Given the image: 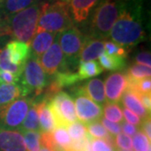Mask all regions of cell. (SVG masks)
Masks as SVG:
<instances>
[{
	"instance_id": "6da1fadb",
	"label": "cell",
	"mask_w": 151,
	"mask_h": 151,
	"mask_svg": "<svg viewBox=\"0 0 151 151\" xmlns=\"http://www.w3.org/2000/svg\"><path fill=\"white\" fill-rule=\"evenodd\" d=\"M145 36L142 0H124L122 10L109 37L119 45L130 48L142 42Z\"/></svg>"
},
{
	"instance_id": "7a4b0ae2",
	"label": "cell",
	"mask_w": 151,
	"mask_h": 151,
	"mask_svg": "<svg viewBox=\"0 0 151 151\" xmlns=\"http://www.w3.org/2000/svg\"><path fill=\"white\" fill-rule=\"evenodd\" d=\"M124 0H100L85 23V35L108 40L111 29L123 8Z\"/></svg>"
},
{
	"instance_id": "3957f363",
	"label": "cell",
	"mask_w": 151,
	"mask_h": 151,
	"mask_svg": "<svg viewBox=\"0 0 151 151\" xmlns=\"http://www.w3.org/2000/svg\"><path fill=\"white\" fill-rule=\"evenodd\" d=\"M73 26L68 3L60 0L41 3L36 31L59 34Z\"/></svg>"
},
{
	"instance_id": "277c9868",
	"label": "cell",
	"mask_w": 151,
	"mask_h": 151,
	"mask_svg": "<svg viewBox=\"0 0 151 151\" xmlns=\"http://www.w3.org/2000/svg\"><path fill=\"white\" fill-rule=\"evenodd\" d=\"M40 5L41 3L37 2L27 9L8 17L6 25L9 35H13L16 40L29 45L37 29Z\"/></svg>"
},
{
	"instance_id": "5b68a950",
	"label": "cell",
	"mask_w": 151,
	"mask_h": 151,
	"mask_svg": "<svg viewBox=\"0 0 151 151\" xmlns=\"http://www.w3.org/2000/svg\"><path fill=\"white\" fill-rule=\"evenodd\" d=\"M19 84L21 86L24 97L30 94L39 96L47 87L48 79L46 74L40 64L39 58L32 53L24 64Z\"/></svg>"
},
{
	"instance_id": "8992f818",
	"label": "cell",
	"mask_w": 151,
	"mask_h": 151,
	"mask_svg": "<svg viewBox=\"0 0 151 151\" xmlns=\"http://www.w3.org/2000/svg\"><path fill=\"white\" fill-rule=\"evenodd\" d=\"M32 103V99L19 98L12 103L1 106L0 128L12 131H19Z\"/></svg>"
},
{
	"instance_id": "52a82bcc",
	"label": "cell",
	"mask_w": 151,
	"mask_h": 151,
	"mask_svg": "<svg viewBox=\"0 0 151 151\" xmlns=\"http://www.w3.org/2000/svg\"><path fill=\"white\" fill-rule=\"evenodd\" d=\"M86 35L75 26L59 33V44L66 66L77 63ZM69 70V69H68Z\"/></svg>"
},
{
	"instance_id": "ba28073f",
	"label": "cell",
	"mask_w": 151,
	"mask_h": 151,
	"mask_svg": "<svg viewBox=\"0 0 151 151\" xmlns=\"http://www.w3.org/2000/svg\"><path fill=\"white\" fill-rule=\"evenodd\" d=\"M57 127H67L78 119L72 97L66 92H59L49 100Z\"/></svg>"
},
{
	"instance_id": "9c48e42d",
	"label": "cell",
	"mask_w": 151,
	"mask_h": 151,
	"mask_svg": "<svg viewBox=\"0 0 151 151\" xmlns=\"http://www.w3.org/2000/svg\"><path fill=\"white\" fill-rule=\"evenodd\" d=\"M74 95L76 113L77 119L85 126L94 122H98L103 118V108L87 97L82 86L78 88Z\"/></svg>"
},
{
	"instance_id": "30bf717a",
	"label": "cell",
	"mask_w": 151,
	"mask_h": 151,
	"mask_svg": "<svg viewBox=\"0 0 151 151\" xmlns=\"http://www.w3.org/2000/svg\"><path fill=\"white\" fill-rule=\"evenodd\" d=\"M39 61L45 73L50 76H53L59 71L68 70L59 44V34L56 35L51 46L39 58Z\"/></svg>"
},
{
	"instance_id": "8fae6325",
	"label": "cell",
	"mask_w": 151,
	"mask_h": 151,
	"mask_svg": "<svg viewBox=\"0 0 151 151\" xmlns=\"http://www.w3.org/2000/svg\"><path fill=\"white\" fill-rule=\"evenodd\" d=\"M129 79L126 73L116 72L108 76L105 81V96L108 98V103H119L128 89Z\"/></svg>"
},
{
	"instance_id": "7c38bea8",
	"label": "cell",
	"mask_w": 151,
	"mask_h": 151,
	"mask_svg": "<svg viewBox=\"0 0 151 151\" xmlns=\"http://www.w3.org/2000/svg\"><path fill=\"white\" fill-rule=\"evenodd\" d=\"M100 0H69L68 7L72 21L81 25L85 24Z\"/></svg>"
},
{
	"instance_id": "4fadbf2b",
	"label": "cell",
	"mask_w": 151,
	"mask_h": 151,
	"mask_svg": "<svg viewBox=\"0 0 151 151\" xmlns=\"http://www.w3.org/2000/svg\"><path fill=\"white\" fill-rule=\"evenodd\" d=\"M38 113L40 133H50L57 127L49 99L43 97L37 103H34Z\"/></svg>"
},
{
	"instance_id": "5bb4252c",
	"label": "cell",
	"mask_w": 151,
	"mask_h": 151,
	"mask_svg": "<svg viewBox=\"0 0 151 151\" xmlns=\"http://www.w3.org/2000/svg\"><path fill=\"white\" fill-rule=\"evenodd\" d=\"M8 57L11 63L19 66H24L25 62L31 54L29 45L19 40H10L5 45Z\"/></svg>"
},
{
	"instance_id": "9a60e30c",
	"label": "cell",
	"mask_w": 151,
	"mask_h": 151,
	"mask_svg": "<svg viewBox=\"0 0 151 151\" xmlns=\"http://www.w3.org/2000/svg\"><path fill=\"white\" fill-rule=\"evenodd\" d=\"M0 151H26L21 133L0 128Z\"/></svg>"
},
{
	"instance_id": "2e32d148",
	"label": "cell",
	"mask_w": 151,
	"mask_h": 151,
	"mask_svg": "<svg viewBox=\"0 0 151 151\" xmlns=\"http://www.w3.org/2000/svg\"><path fill=\"white\" fill-rule=\"evenodd\" d=\"M105 52L104 41L86 36L80 53V62L91 61L98 59Z\"/></svg>"
},
{
	"instance_id": "e0dca14e",
	"label": "cell",
	"mask_w": 151,
	"mask_h": 151,
	"mask_svg": "<svg viewBox=\"0 0 151 151\" xmlns=\"http://www.w3.org/2000/svg\"><path fill=\"white\" fill-rule=\"evenodd\" d=\"M56 35L47 31H36L29 44L31 53L40 58L51 46Z\"/></svg>"
},
{
	"instance_id": "ac0fdd59",
	"label": "cell",
	"mask_w": 151,
	"mask_h": 151,
	"mask_svg": "<svg viewBox=\"0 0 151 151\" xmlns=\"http://www.w3.org/2000/svg\"><path fill=\"white\" fill-rule=\"evenodd\" d=\"M122 103L124 104L125 108L130 110L131 112L135 113L139 117L143 119H145L150 117V113L146 110L144 105L141 103L137 93L130 89H127L121 98Z\"/></svg>"
},
{
	"instance_id": "d6986e66",
	"label": "cell",
	"mask_w": 151,
	"mask_h": 151,
	"mask_svg": "<svg viewBox=\"0 0 151 151\" xmlns=\"http://www.w3.org/2000/svg\"><path fill=\"white\" fill-rule=\"evenodd\" d=\"M84 92L91 100L99 105L107 103L103 81L100 79H92L82 86Z\"/></svg>"
},
{
	"instance_id": "ffe728a7",
	"label": "cell",
	"mask_w": 151,
	"mask_h": 151,
	"mask_svg": "<svg viewBox=\"0 0 151 151\" xmlns=\"http://www.w3.org/2000/svg\"><path fill=\"white\" fill-rule=\"evenodd\" d=\"M39 0H3L0 5V12L5 19L30 7Z\"/></svg>"
},
{
	"instance_id": "44dd1931",
	"label": "cell",
	"mask_w": 151,
	"mask_h": 151,
	"mask_svg": "<svg viewBox=\"0 0 151 151\" xmlns=\"http://www.w3.org/2000/svg\"><path fill=\"white\" fill-rule=\"evenodd\" d=\"M24 96L19 84H0V107L15 101Z\"/></svg>"
},
{
	"instance_id": "7402d4cb",
	"label": "cell",
	"mask_w": 151,
	"mask_h": 151,
	"mask_svg": "<svg viewBox=\"0 0 151 151\" xmlns=\"http://www.w3.org/2000/svg\"><path fill=\"white\" fill-rule=\"evenodd\" d=\"M99 64L105 70H123L126 66V60L123 57L110 55L104 52L99 57Z\"/></svg>"
},
{
	"instance_id": "603a6c76",
	"label": "cell",
	"mask_w": 151,
	"mask_h": 151,
	"mask_svg": "<svg viewBox=\"0 0 151 151\" xmlns=\"http://www.w3.org/2000/svg\"><path fill=\"white\" fill-rule=\"evenodd\" d=\"M103 71V69L100 65L99 62L96 60H91L86 62H80L77 74L81 80H84L100 75Z\"/></svg>"
},
{
	"instance_id": "cb8c5ba5",
	"label": "cell",
	"mask_w": 151,
	"mask_h": 151,
	"mask_svg": "<svg viewBox=\"0 0 151 151\" xmlns=\"http://www.w3.org/2000/svg\"><path fill=\"white\" fill-rule=\"evenodd\" d=\"M51 134L55 144L61 150L66 151L69 149L71 144V139L65 127H62V126L56 127L51 132Z\"/></svg>"
},
{
	"instance_id": "d4e9b609",
	"label": "cell",
	"mask_w": 151,
	"mask_h": 151,
	"mask_svg": "<svg viewBox=\"0 0 151 151\" xmlns=\"http://www.w3.org/2000/svg\"><path fill=\"white\" fill-rule=\"evenodd\" d=\"M23 131H37L40 132V124H39V119H38V113L34 103L30 106V108L28 111L27 115L22 124L21 128L19 132Z\"/></svg>"
},
{
	"instance_id": "484cf974",
	"label": "cell",
	"mask_w": 151,
	"mask_h": 151,
	"mask_svg": "<svg viewBox=\"0 0 151 151\" xmlns=\"http://www.w3.org/2000/svg\"><path fill=\"white\" fill-rule=\"evenodd\" d=\"M103 113L105 119L111 120L113 123H122L124 120V115L122 108H120L119 103H106L103 107Z\"/></svg>"
},
{
	"instance_id": "4316f807",
	"label": "cell",
	"mask_w": 151,
	"mask_h": 151,
	"mask_svg": "<svg viewBox=\"0 0 151 151\" xmlns=\"http://www.w3.org/2000/svg\"><path fill=\"white\" fill-rule=\"evenodd\" d=\"M26 151H39L40 149V132L23 131L21 132Z\"/></svg>"
},
{
	"instance_id": "83f0119b",
	"label": "cell",
	"mask_w": 151,
	"mask_h": 151,
	"mask_svg": "<svg viewBox=\"0 0 151 151\" xmlns=\"http://www.w3.org/2000/svg\"><path fill=\"white\" fill-rule=\"evenodd\" d=\"M126 75L129 80H141L144 78H148L151 76L150 67L140 64H134L127 70Z\"/></svg>"
},
{
	"instance_id": "f1b7e54d",
	"label": "cell",
	"mask_w": 151,
	"mask_h": 151,
	"mask_svg": "<svg viewBox=\"0 0 151 151\" xmlns=\"http://www.w3.org/2000/svg\"><path fill=\"white\" fill-rule=\"evenodd\" d=\"M0 70L9 71L12 74H14L19 76H21L24 70V66L14 65L9 61L5 46L0 51Z\"/></svg>"
},
{
	"instance_id": "f546056e",
	"label": "cell",
	"mask_w": 151,
	"mask_h": 151,
	"mask_svg": "<svg viewBox=\"0 0 151 151\" xmlns=\"http://www.w3.org/2000/svg\"><path fill=\"white\" fill-rule=\"evenodd\" d=\"M66 129H67L70 138L74 141L83 139L87 134L86 126L83 124H81L78 120L68 125L66 127Z\"/></svg>"
},
{
	"instance_id": "4dcf8cb0",
	"label": "cell",
	"mask_w": 151,
	"mask_h": 151,
	"mask_svg": "<svg viewBox=\"0 0 151 151\" xmlns=\"http://www.w3.org/2000/svg\"><path fill=\"white\" fill-rule=\"evenodd\" d=\"M86 129L87 133L91 135L92 138H95V139H107L111 135L99 121L87 124L86 125Z\"/></svg>"
},
{
	"instance_id": "1f68e13d",
	"label": "cell",
	"mask_w": 151,
	"mask_h": 151,
	"mask_svg": "<svg viewBox=\"0 0 151 151\" xmlns=\"http://www.w3.org/2000/svg\"><path fill=\"white\" fill-rule=\"evenodd\" d=\"M134 136V139L132 141L135 151H148L151 149L150 140L147 138L142 130H138V132Z\"/></svg>"
},
{
	"instance_id": "d6a6232c",
	"label": "cell",
	"mask_w": 151,
	"mask_h": 151,
	"mask_svg": "<svg viewBox=\"0 0 151 151\" xmlns=\"http://www.w3.org/2000/svg\"><path fill=\"white\" fill-rule=\"evenodd\" d=\"M104 50L105 53L108 55L120 56L123 58H125L129 53L128 49L119 45L112 40H106V42H104Z\"/></svg>"
},
{
	"instance_id": "836d02e7",
	"label": "cell",
	"mask_w": 151,
	"mask_h": 151,
	"mask_svg": "<svg viewBox=\"0 0 151 151\" xmlns=\"http://www.w3.org/2000/svg\"><path fill=\"white\" fill-rule=\"evenodd\" d=\"M91 151H118V150L105 139L93 138L91 141Z\"/></svg>"
},
{
	"instance_id": "e575fe53",
	"label": "cell",
	"mask_w": 151,
	"mask_h": 151,
	"mask_svg": "<svg viewBox=\"0 0 151 151\" xmlns=\"http://www.w3.org/2000/svg\"><path fill=\"white\" fill-rule=\"evenodd\" d=\"M115 145L117 148L123 150H131L133 148V141L131 137L125 134L120 133L116 136L115 139Z\"/></svg>"
},
{
	"instance_id": "d590c367",
	"label": "cell",
	"mask_w": 151,
	"mask_h": 151,
	"mask_svg": "<svg viewBox=\"0 0 151 151\" xmlns=\"http://www.w3.org/2000/svg\"><path fill=\"white\" fill-rule=\"evenodd\" d=\"M20 76L6 70H0V84H18Z\"/></svg>"
},
{
	"instance_id": "8d00e7d4",
	"label": "cell",
	"mask_w": 151,
	"mask_h": 151,
	"mask_svg": "<svg viewBox=\"0 0 151 151\" xmlns=\"http://www.w3.org/2000/svg\"><path fill=\"white\" fill-rule=\"evenodd\" d=\"M123 115H124V117L126 119L127 123L134 125L139 129L141 124H142V119L138 115H136L135 113L131 112L130 110L127 109V108H124V114Z\"/></svg>"
},
{
	"instance_id": "74e56055",
	"label": "cell",
	"mask_w": 151,
	"mask_h": 151,
	"mask_svg": "<svg viewBox=\"0 0 151 151\" xmlns=\"http://www.w3.org/2000/svg\"><path fill=\"white\" fill-rule=\"evenodd\" d=\"M102 124H103V126L109 131V133L113 135H118L119 134H120L121 132V125H119V124H116V123H113V122H111L108 119H106L105 118H102Z\"/></svg>"
},
{
	"instance_id": "f35d334b",
	"label": "cell",
	"mask_w": 151,
	"mask_h": 151,
	"mask_svg": "<svg viewBox=\"0 0 151 151\" xmlns=\"http://www.w3.org/2000/svg\"><path fill=\"white\" fill-rule=\"evenodd\" d=\"M135 61L137 64L146 65L150 67L151 55L149 51H141L135 56Z\"/></svg>"
},
{
	"instance_id": "ab89813d",
	"label": "cell",
	"mask_w": 151,
	"mask_h": 151,
	"mask_svg": "<svg viewBox=\"0 0 151 151\" xmlns=\"http://www.w3.org/2000/svg\"><path fill=\"white\" fill-rule=\"evenodd\" d=\"M122 126H121V129L123 130L124 132V134L126 135H129V136H134V135L138 132L139 129L133 125V124H130L125 121H123L122 123Z\"/></svg>"
},
{
	"instance_id": "60d3db41",
	"label": "cell",
	"mask_w": 151,
	"mask_h": 151,
	"mask_svg": "<svg viewBox=\"0 0 151 151\" xmlns=\"http://www.w3.org/2000/svg\"><path fill=\"white\" fill-rule=\"evenodd\" d=\"M151 123H150V117L144 119V121L141 124L139 129H141L144 134L147 136V138L150 140L151 139Z\"/></svg>"
},
{
	"instance_id": "b9f144b4",
	"label": "cell",
	"mask_w": 151,
	"mask_h": 151,
	"mask_svg": "<svg viewBox=\"0 0 151 151\" xmlns=\"http://www.w3.org/2000/svg\"><path fill=\"white\" fill-rule=\"evenodd\" d=\"M8 29L6 25V19L3 16L2 13L0 12V35H8Z\"/></svg>"
},
{
	"instance_id": "7bdbcfd3",
	"label": "cell",
	"mask_w": 151,
	"mask_h": 151,
	"mask_svg": "<svg viewBox=\"0 0 151 151\" xmlns=\"http://www.w3.org/2000/svg\"><path fill=\"white\" fill-rule=\"evenodd\" d=\"M8 40L7 35H0V51L5 46V44Z\"/></svg>"
},
{
	"instance_id": "ee69618b",
	"label": "cell",
	"mask_w": 151,
	"mask_h": 151,
	"mask_svg": "<svg viewBox=\"0 0 151 151\" xmlns=\"http://www.w3.org/2000/svg\"><path fill=\"white\" fill-rule=\"evenodd\" d=\"M39 151H51V150H50L49 149H47V148H45V147L42 146V147H40V150Z\"/></svg>"
},
{
	"instance_id": "f6af8a7d",
	"label": "cell",
	"mask_w": 151,
	"mask_h": 151,
	"mask_svg": "<svg viewBox=\"0 0 151 151\" xmlns=\"http://www.w3.org/2000/svg\"><path fill=\"white\" fill-rule=\"evenodd\" d=\"M118 151H133L131 150H118Z\"/></svg>"
},
{
	"instance_id": "bcb514c9",
	"label": "cell",
	"mask_w": 151,
	"mask_h": 151,
	"mask_svg": "<svg viewBox=\"0 0 151 151\" xmlns=\"http://www.w3.org/2000/svg\"><path fill=\"white\" fill-rule=\"evenodd\" d=\"M60 1H63V2H66V3H68V1H69V0H60Z\"/></svg>"
},
{
	"instance_id": "7dc6e473",
	"label": "cell",
	"mask_w": 151,
	"mask_h": 151,
	"mask_svg": "<svg viewBox=\"0 0 151 151\" xmlns=\"http://www.w3.org/2000/svg\"><path fill=\"white\" fill-rule=\"evenodd\" d=\"M2 2H3V0H0V5H1V4H2Z\"/></svg>"
},
{
	"instance_id": "c3c4849f",
	"label": "cell",
	"mask_w": 151,
	"mask_h": 151,
	"mask_svg": "<svg viewBox=\"0 0 151 151\" xmlns=\"http://www.w3.org/2000/svg\"><path fill=\"white\" fill-rule=\"evenodd\" d=\"M39 1H40V0H39ZM49 1H53V0H49Z\"/></svg>"
}]
</instances>
